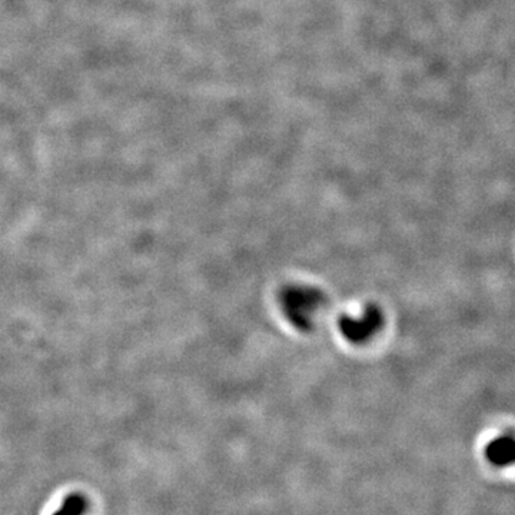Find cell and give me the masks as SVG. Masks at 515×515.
Here are the masks:
<instances>
[{"label":"cell","mask_w":515,"mask_h":515,"mask_svg":"<svg viewBox=\"0 0 515 515\" xmlns=\"http://www.w3.org/2000/svg\"><path fill=\"white\" fill-rule=\"evenodd\" d=\"M282 308L288 319L299 328H308L323 303L321 291L310 286H291L281 294Z\"/></svg>","instance_id":"cell-1"},{"label":"cell","mask_w":515,"mask_h":515,"mask_svg":"<svg viewBox=\"0 0 515 515\" xmlns=\"http://www.w3.org/2000/svg\"><path fill=\"white\" fill-rule=\"evenodd\" d=\"M383 321V314L376 307H368L358 318L342 316L339 319V328L347 339L352 342H364L381 328Z\"/></svg>","instance_id":"cell-2"},{"label":"cell","mask_w":515,"mask_h":515,"mask_svg":"<svg viewBox=\"0 0 515 515\" xmlns=\"http://www.w3.org/2000/svg\"><path fill=\"white\" fill-rule=\"evenodd\" d=\"M515 444L512 436H500L487 447V458L489 463L498 467L509 465L514 461Z\"/></svg>","instance_id":"cell-3"},{"label":"cell","mask_w":515,"mask_h":515,"mask_svg":"<svg viewBox=\"0 0 515 515\" xmlns=\"http://www.w3.org/2000/svg\"><path fill=\"white\" fill-rule=\"evenodd\" d=\"M88 509V501L81 494H72L63 501L62 508L53 515H83Z\"/></svg>","instance_id":"cell-4"}]
</instances>
